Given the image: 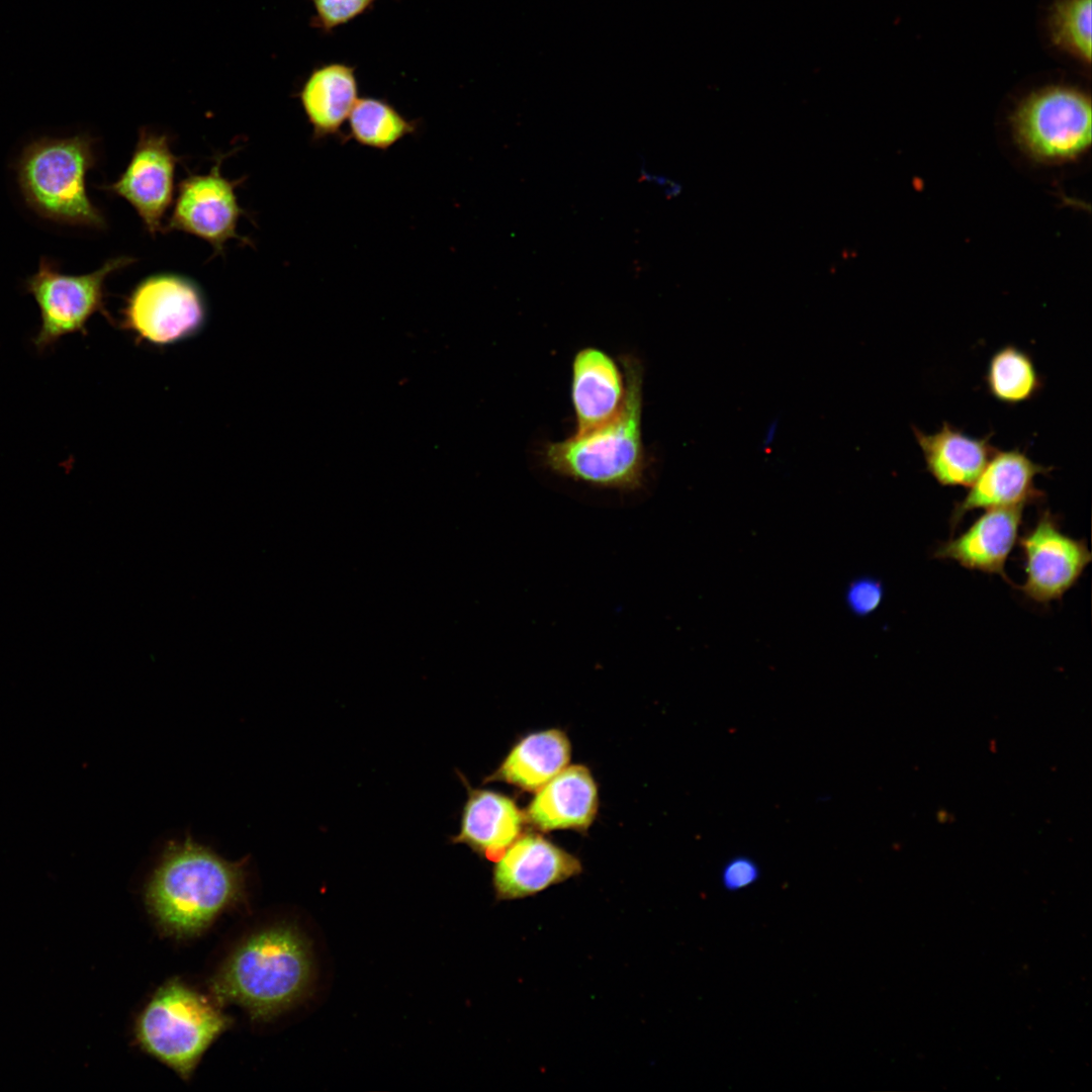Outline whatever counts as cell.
<instances>
[{"mask_svg": "<svg viewBox=\"0 0 1092 1092\" xmlns=\"http://www.w3.org/2000/svg\"><path fill=\"white\" fill-rule=\"evenodd\" d=\"M179 161L167 134L141 128L124 171L101 188L128 202L147 232L155 236L163 232V219L173 201Z\"/></svg>", "mask_w": 1092, "mask_h": 1092, "instance_id": "8fae6325", "label": "cell"}, {"mask_svg": "<svg viewBox=\"0 0 1092 1092\" xmlns=\"http://www.w3.org/2000/svg\"><path fill=\"white\" fill-rule=\"evenodd\" d=\"M124 327L140 340L168 346L198 334L207 318L200 287L175 273L153 274L129 293L122 310Z\"/></svg>", "mask_w": 1092, "mask_h": 1092, "instance_id": "ba28073f", "label": "cell"}, {"mask_svg": "<svg viewBox=\"0 0 1092 1092\" xmlns=\"http://www.w3.org/2000/svg\"><path fill=\"white\" fill-rule=\"evenodd\" d=\"M419 120L407 119L391 103L382 98H359L349 115L348 133L342 143L356 144L387 151L396 143L419 129Z\"/></svg>", "mask_w": 1092, "mask_h": 1092, "instance_id": "44dd1931", "label": "cell"}, {"mask_svg": "<svg viewBox=\"0 0 1092 1092\" xmlns=\"http://www.w3.org/2000/svg\"><path fill=\"white\" fill-rule=\"evenodd\" d=\"M1051 470L1019 449H996L966 495L954 503L949 516L950 533L968 513L975 510L1026 507L1041 500L1044 494L1036 488L1034 480L1037 475L1048 474Z\"/></svg>", "mask_w": 1092, "mask_h": 1092, "instance_id": "4fadbf2b", "label": "cell"}, {"mask_svg": "<svg viewBox=\"0 0 1092 1092\" xmlns=\"http://www.w3.org/2000/svg\"><path fill=\"white\" fill-rule=\"evenodd\" d=\"M356 68L331 62L315 66L297 97L312 129V140L342 139V127L359 99Z\"/></svg>", "mask_w": 1092, "mask_h": 1092, "instance_id": "ac0fdd59", "label": "cell"}, {"mask_svg": "<svg viewBox=\"0 0 1092 1092\" xmlns=\"http://www.w3.org/2000/svg\"><path fill=\"white\" fill-rule=\"evenodd\" d=\"M599 807L598 787L588 768L564 767L536 792L524 815L540 831L573 829L586 832Z\"/></svg>", "mask_w": 1092, "mask_h": 1092, "instance_id": "2e32d148", "label": "cell"}, {"mask_svg": "<svg viewBox=\"0 0 1092 1092\" xmlns=\"http://www.w3.org/2000/svg\"><path fill=\"white\" fill-rule=\"evenodd\" d=\"M134 260L129 256H118L93 272L70 275L62 273L54 261L41 258L36 272L24 281L25 291L33 296L40 314V327L32 339L34 348L43 352L67 335L86 334V325L92 315L96 312L107 314L106 279Z\"/></svg>", "mask_w": 1092, "mask_h": 1092, "instance_id": "52a82bcc", "label": "cell"}, {"mask_svg": "<svg viewBox=\"0 0 1092 1092\" xmlns=\"http://www.w3.org/2000/svg\"><path fill=\"white\" fill-rule=\"evenodd\" d=\"M885 597L883 582L873 576L863 575L851 580L844 594L849 612L856 617H868L882 605Z\"/></svg>", "mask_w": 1092, "mask_h": 1092, "instance_id": "d4e9b609", "label": "cell"}, {"mask_svg": "<svg viewBox=\"0 0 1092 1092\" xmlns=\"http://www.w3.org/2000/svg\"><path fill=\"white\" fill-rule=\"evenodd\" d=\"M760 878L758 863L748 855H735L729 858L720 871L721 886L728 892L743 890Z\"/></svg>", "mask_w": 1092, "mask_h": 1092, "instance_id": "484cf974", "label": "cell"}, {"mask_svg": "<svg viewBox=\"0 0 1092 1092\" xmlns=\"http://www.w3.org/2000/svg\"><path fill=\"white\" fill-rule=\"evenodd\" d=\"M913 433L926 470L941 486L969 487L996 450L989 436H970L947 422L931 434L916 427Z\"/></svg>", "mask_w": 1092, "mask_h": 1092, "instance_id": "d6986e66", "label": "cell"}, {"mask_svg": "<svg viewBox=\"0 0 1092 1092\" xmlns=\"http://www.w3.org/2000/svg\"><path fill=\"white\" fill-rule=\"evenodd\" d=\"M579 859L540 834L520 835L497 859L493 887L498 899L536 895L581 873Z\"/></svg>", "mask_w": 1092, "mask_h": 1092, "instance_id": "7c38bea8", "label": "cell"}, {"mask_svg": "<svg viewBox=\"0 0 1092 1092\" xmlns=\"http://www.w3.org/2000/svg\"><path fill=\"white\" fill-rule=\"evenodd\" d=\"M1018 542L1025 579L1015 588L1039 605L1061 601L1092 559L1086 541L1064 533L1059 517L1049 510L1039 512Z\"/></svg>", "mask_w": 1092, "mask_h": 1092, "instance_id": "9c48e42d", "label": "cell"}, {"mask_svg": "<svg viewBox=\"0 0 1092 1092\" xmlns=\"http://www.w3.org/2000/svg\"><path fill=\"white\" fill-rule=\"evenodd\" d=\"M224 154H219L211 169L204 174H190L178 187L169 219L163 232H183L207 242L215 254L224 250L232 239L245 243L238 232L240 217L245 214L236 194L242 179L229 180L221 173Z\"/></svg>", "mask_w": 1092, "mask_h": 1092, "instance_id": "30bf717a", "label": "cell"}, {"mask_svg": "<svg viewBox=\"0 0 1092 1092\" xmlns=\"http://www.w3.org/2000/svg\"><path fill=\"white\" fill-rule=\"evenodd\" d=\"M984 379L989 394L1008 405L1028 401L1042 388V378L1032 357L1012 344L991 356Z\"/></svg>", "mask_w": 1092, "mask_h": 1092, "instance_id": "7402d4cb", "label": "cell"}, {"mask_svg": "<svg viewBox=\"0 0 1092 1092\" xmlns=\"http://www.w3.org/2000/svg\"><path fill=\"white\" fill-rule=\"evenodd\" d=\"M626 394L620 411L605 424L545 445L544 465L584 484L634 491L644 482L647 457L642 438L643 367L632 355L620 357Z\"/></svg>", "mask_w": 1092, "mask_h": 1092, "instance_id": "7a4b0ae2", "label": "cell"}, {"mask_svg": "<svg viewBox=\"0 0 1092 1092\" xmlns=\"http://www.w3.org/2000/svg\"><path fill=\"white\" fill-rule=\"evenodd\" d=\"M230 1019L205 996L179 980L163 985L135 1023L142 1049L187 1079Z\"/></svg>", "mask_w": 1092, "mask_h": 1092, "instance_id": "5b68a950", "label": "cell"}, {"mask_svg": "<svg viewBox=\"0 0 1092 1092\" xmlns=\"http://www.w3.org/2000/svg\"><path fill=\"white\" fill-rule=\"evenodd\" d=\"M247 858L229 861L191 838L169 840L146 885V901L170 934L200 933L244 897Z\"/></svg>", "mask_w": 1092, "mask_h": 1092, "instance_id": "6da1fadb", "label": "cell"}, {"mask_svg": "<svg viewBox=\"0 0 1092 1092\" xmlns=\"http://www.w3.org/2000/svg\"><path fill=\"white\" fill-rule=\"evenodd\" d=\"M626 394L623 369L596 347L578 350L571 363L570 398L575 433L595 429L620 411Z\"/></svg>", "mask_w": 1092, "mask_h": 1092, "instance_id": "9a60e30c", "label": "cell"}, {"mask_svg": "<svg viewBox=\"0 0 1092 1092\" xmlns=\"http://www.w3.org/2000/svg\"><path fill=\"white\" fill-rule=\"evenodd\" d=\"M377 0H310V26L329 33L370 10Z\"/></svg>", "mask_w": 1092, "mask_h": 1092, "instance_id": "cb8c5ba5", "label": "cell"}, {"mask_svg": "<svg viewBox=\"0 0 1092 1092\" xmlns=\"http://www.w3.org/2000/svg\"><path fill=\"white\" fill-rule=\"evenodd\" d=\"M460 778L468 798L462 811L460 831L451 837V841L466 844L479 855L497 860L521 835L525 815L510 797L493 790L473 789L462 775Z\"/></svg>", "mask_w": 1092, "mask_h": 1092, "instance_id": "e0dca14e", "label": "cell"}, {"mask_svg": "<svg viewBox=\"0 0 1092 1092\" xmlns=\"http://www.w3.org/2000/svg\"><path fill=\"white\" fill-rule=\"evenodd\" d=\"M779 423H780L779 419H775L769 423V425H768V427H767V429H766V431L764 433V437H763V441H762V446L763 447L767 448L772 443V441L775 439V436H776V433H777V430L779 428Z\"/></svg>", "mask_w": 1092, "mask_h": 1092, "instance_id": "4316f807", "label": "cell"}, {"mask_svg": "<svg viewBox=\"0 0 1092 1092\" xmlns=\"http://www.w3.org/2000/svg\"><path fill=\"white\" fill-rule=\"evenodd\" d=\"M1024 508L986 510L965 532L939 543L932 556L956 561L969 570L997 574L1015 588L1005 565L1018 540Z\"/></svg>", "mask_w": 1092, "mask_h": 1092, "instance_id": "5bb4252c", "label": "cell"}, {"mask_svg": "<svg viewBox=\"0 0 1092 1092\" xmlns=\"http://www.w3.org/2000/svg\"><path fill=\"white\" fill-rule=\"evenodd\" d=\"M96 161L95 141L87 134L31 142L16 165L26 204L50 220L105 229V217L86 190V175Z\"/></svg>", "mask_w": 1092, "mask_h": 1092, "instance_id": "277c9868", "label": "cell"}, {"mask_svg": "<svg viewBox=\"0 0 1092 1092\" xmlns=\"http://www.w3.org/2000/svg\"><path fill=\"white\" fill-rule=\"evenodd\" d=\"M571 745L559 729L533 732L520 739L483 783L504 782L537 792L569 763Z\"/></svg>", "mask_w": 1092, "mask_h": 1092, "instance_id": "ffe728a7", "label": "cell"}, {"mask_svg": "<svg viewBox=\"0 0 1092 1092\" xmlns=\"http://www.w3.org/2000/svg\"><path fill=\"white\" fill-rule=\"evenodd\" d=\"M1092 0H1056L1049 13L1052 42L1083 63H1091Z\"/></svg>", "mask_w": 1092, "mask_h": 1092, "instance_id": "603a6c76", "label": "cell"}, {"mask_svg": "<svg viewBox=\"0 0 1092 1092\" xmlns=\"http://www.w3.org/2000/svg\"><path fill=\"white\" fill-rule=\"evenodd\" d=\"M310 972L308 947L299 932L291 926H270L237 945L211 980V990L253 1018L267 1019L302 995Z\"/></svg>", "mask_w": 1092, "mask_h": 1092, "instance_id": "3957f363", "label": "cell"}, {"mask_svg": "<svg viewBox=\"0 0 1092 1092\" xmlns=\"http://www.w3.org/2000/svg\"><path fill=\"white\" fill-rule=\"evenodd\" d=\"M1010 125L1019 149L1035 162H1072L1090 147L1091 100L1069 86L1040 88L1019 102Z\"/></svg>", "mask_w": 1092, "mask_h": 1092, "instance_id": "8992f818", "label": "cell"}]
</instances>
